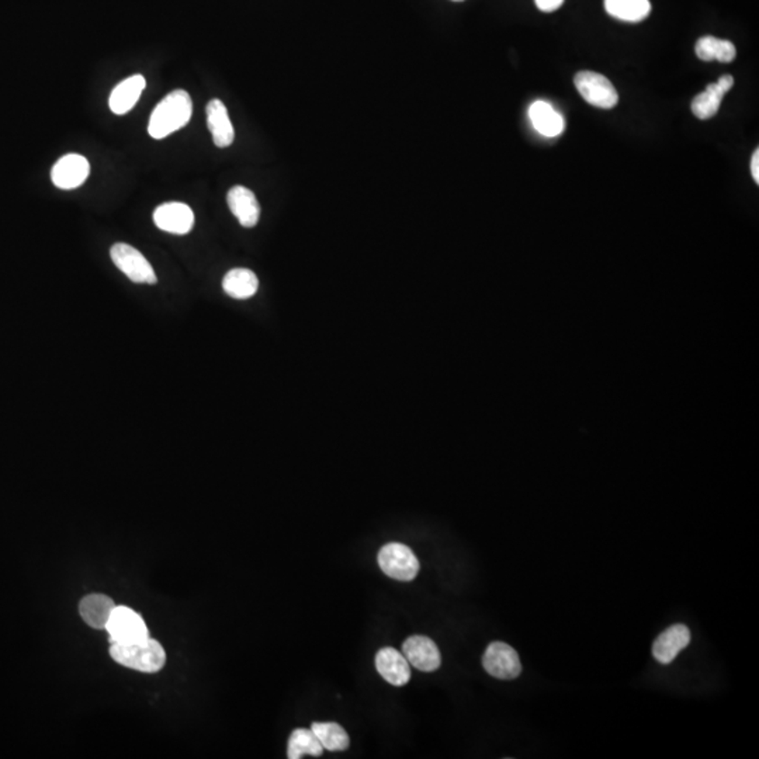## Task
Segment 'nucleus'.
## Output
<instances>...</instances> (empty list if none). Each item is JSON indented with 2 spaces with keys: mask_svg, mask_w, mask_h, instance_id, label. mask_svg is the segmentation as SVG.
Segmentation results:
<instances>
[{
  "mask_svg": "<svg viewBox=\"0 0 759 759\" xmlns=\"http://www.w3.org/2000/svg\"><path fill=\"white\" fill-rule=\"evenodd\" d=\"M529 117H531L534 130L547 138L559 137L560 134L566 128V123H564L562 116L554 110L553 106L543 102V100H537L531 106Z\"/></svg>",
  "mask_w": 759,
  "mask_h": 759,
  "instance_id": "nucleus-16",
  "label": "nucleus"
},
{
  "mask_svg": "<svg viewBox=\"0 0 759 759\" xmlns=\"http://www.w3.org/2000/svg\"><path fill=\"white\" fill-rule=\"evenodd\" d=\"M751 173H753L754 180L759 183V151L756 150L751 161Z\"/></svg>",
  "mask_w": 759,
  "mask_h": 759,
  "instance_id": "nucleus-26",
  "label": "nucleus"
},
{
  "mask_svg": "<svg viewBox=\"0 0 759 759\" xmlns=\"http://www.w3.org/2000/svg\"><path fill=\"white\" fill-rule=\"evenodd\" d=\"M193 103L185 90L169 93L162 102L156 106L151 115L148 133L155 140H163L175 131L185 127L191 118Z\"/></svg>",
  "mask_w": 759,
  "mask_h": 759,
  "instance_id": "nucleus-1",
  "label": "nucleus"
},
{
  "mask_svg": "<svg viewBox=\"0 0 759 759\" xmlns=\"http://www.w3.org/2000/svg\"><path fill=\"white\" fill-rule=\"evenodd\" d=\"M716 83H717L718 87L721 88V90H723V92L727 93L730 92L731 89H733L734 78L731 77V75H723V77H721L720 79H718Z\"/></svg>",
  "mask_w": 759,
  "mask_h": 759,
  "instance_id": "nucleus-25",
  "label": "nucleus"
},
{
  "mask_svg": "<svg viewBox=\"0 0 759 759\" xmlns=\"http://www.w3.org/2000/svg\"><path fill=\"white\" fill-rule=\"evenodd\" d=\"M378 673L394 687H403L411 680V667L407 658L395 648L384 647L375 655Z\"/></svg>",
  "mask_w": 759,
  "mask_h": 759,
  "instance_id": "nucleus-12",
  "label": "nucleus"
},
{
  "mask_svg": "<svg viewBox=\"0 0 759 759\" xmlns=\"http://www.w3.org/2000/svg\"><path fill=\"white\" fill-rule=\"evenodd\" d=\"M311 730L325 750L347 751L349 748L350 740L347 730L334 721L312 723Z\"/></svg>",
  "mask_w": 759,
  "mask_h": 759,
  "instance_id": "nucleus-22",
  "label": "nucleus"
},
{
  "mask_svg": "<svg viewBox=\"0 0 759 759\" xmlns=\"http://www.w3.org/2000/svg\"><path fill=\"white\" fill-rule=\"evenodd\" d=\"M574 82L582 99L594 107L614 108L619 102L614 85L601 73L582 70L577 73Z\"/></svg>",
  "mask_w": 759,
  "mask_h": 759,
  "instance_id": "nucleus-6",
  "label": "nucleus"
},
{
  "mask_svg": "<svg viewBox=\"0 0 759 759\" xmlns=\"http://www.w3.org/2000/svg\"><path fill=\"white\" fill-rule=\"evenodd\" d=\"M483 667L491 677L498 680H515L521 675V658L515 648L502 642H493L483 655Z\"/></svg>",
  "mask_w": 759,
  "mask_h": 759,
  "instance_id": "nucleus-7",
  "label": "nucleus"
},
{
  "mask_svg": "<svg viewBox=\"0 0 759 759\" xmlns=\"http://www.w3.org/2000/svg\"><path fill=\"white\" fill-rule=\"evenodd\" d=\"M224 292L236 300H248L254 297L259 289L258 276L249 269L238 267L232 269L223 280Z\"/></svg>",
  "mask_w": 759,
  "mask_h": 759,
  "instance_id": "nucleus-18",
  "label": "nucleus"
},
{
  "mask_svg": "<svg viewBox=\"0 0 759 759\" xmlns=\"http://www.w3.org/2000/svg\"><path fill=\"white\" fill-rule=\"evenodd\" d=\"M403 654L410 665L423 672H433L442 664L438 645L425 635L408 637L403 644Z\"/></svg>",
  "mask_w": 759,
  "mask_h": 759,
  "instance_id": "nucleus-9",
  "label": "nucleus"
},
{
  "mask_svg": "<svg viewBox=\"0 0 759 759\" xmlns=\"http://www.w3.org/2000/svg\"><path fill=\"white\" fill-rule=\"evenodd\" d=\"M112 644H128L150 637L148 627L141 615L127 606H116L106 629Z\"/></svg>",
  "mask_w": 759,
  "mask_h": 759,
  "instance_id": "nucleus-4",
  "label": "nucleus"
},
{
  "mask_svg": "<svg viewBox=\"0 0 759 759\" xmlns=\"http://www.w3.org/2000/svg\"><path fill=\"white\" fill-rule=\"evenodd\" d=\"M378 566L397 581L410 582L420 572V561L412 550L403 543H388L378 551Z\"/></svg>",
  "mask_w": 759,
  "mask_h": 759,
  "instance_id": "nucleus-3",
  "label": "nucleus"
},
{
  "mask_svg": "<svg viewBox=\"0 0 759 759\" xmlns=\"http://www.w3.org/2000/svg\"><path fill=\"white\" fill-rule=\"evenodd\" d=\"M207 125L218 148H227L234 143L236 131L229 120L228 110L221 100L213 99L207 105Z\"/></svg>",
  "mask_w": 759,
  "mask_h": 759,
  "instance_id": "nucleus-15",
  "label": "nucleus"
},
{
  "mask_svg": "<svg viewBox=\"0 0 759 759\" xmlns=\"http://www.w3.org/2000/svg\"><path fill=\"white\" fill-rule=\"evenodd\" d=\"M605 9L623 22L639 23L650 14L652 4L650 0H605Z\"/></svg>",
  "mask_w": 759,
  "mask_h": 759,
  "instance_id": "nucleus-19",
  "label": "nucleus"
},
{
  "mask_svg": "<svg viewBox=\"0 0 759 759\" xmlns=\"http://www.w3.org/2000/svg\"><path fill=\"white\" fill-rule=\"evenodd\" d=\"M110 655L123 667L145 673L159 672L166 662V653L162 645L151 637L128 644H112Z\"/></svg>",
  "mask_w": 759,
  "mask_h": 759,
  "instance_id": "nucleus-2",
  "label": "nucleus"
},
{
  "mask_svg": "<svg viewBox=\"0 0 759 759\" xmlns=\"http://www.w3.org/2000/svg\"><path fill=\"white\" fill-rule=\"evenodd\" d=\"M696 55L698 58L706 62L710 60H718V62H731L737 55L736 47L733 42L727 40L716 39V37H702L699 42H696L695 47Z\"/></svg>",
  "mask_w": 759,
  "mask_h": 759,
  "instance_id": "nucleus-20",
  "label": "nucleus"
},
{
  "mask_svg": "<svg viewBox=\"0 0 759 759\" xmlns=\"http://www.w3.org/2000/svg\"><path fill=\"white\" fill-rule=\"evenodd\" d=\"M153 223L162 231L186 236L194 226V214L188 204L165 203L153 211Z\"/></svg>",
  "mask_w": 759,
  "mask_h": 759,
  "instance_id": "nucleus-10",
  "label": "nucleus"
},
{
  "mask_svg": "<svg viewBox=\"0 0 759 759\" xmlns=\"http://www.w3.org/2000/svg\"><path fill=\"white\" fill-rule=\"evenodd\" d=\"M324 746L321 745L314 731L307 728H297L292 731L287 746V756L290 759H300L304 755L321 756Z\"/></svg>",
  "mask_w": 759,
  "mask_h": 759,
  "instance_id": "nucleus-21",
  "label": "nucleus"
},
{
  "mask_svg": "<svg viewBox=\"0 0 759 759\" xmlns=\"http://www.w3.org/2000/svg\"><path fill=\"white\" fill-rule=\"evenodd\" d=\"M455 2H461V0H455Z\"/></svg>",
  "mask_w": 759,
  "mask_h": 759,
  "instance_id": "nucleus-27",
  "label": "nucleus"
},
{
  "mask_svg": "<svg viewBox=\"0 0 759 759\" xmlns=\"http://www.w3.org/2000/svg\"><path fill=\"white\" fill-rule=\"evenodd\" d=\"M229 210L245 228H254L259 223L261 206L254 191L244 186H234L227 196Z\"/></svg>",
  "mask_w": 759,
  "mask_h": 759,
  "instance_id": "nucleus-13",
  "label": "nucleus"
},
{
  "mask_svg": "<svg viewBox=\"0 0 759 759\" xmlns=\"http://www.w3.org/2000/svg\"><path fill=\"white\" fill-rule=\"evenodd\" d=\"M726 93L721 90L717 83H710L702 93L692 100V112L700 120L712 118L720 108Z\"/></svg>",
  "mask_w": 759,
  "mask_h": 759,
  "instance_id": "nucleus-23",
  "label": "nucleus"
},
{
  "mask_svg": "<svg viewBox=\"0 0 759 759\" xmlns=\"http://www.w3.org/2000/svg\"><path fill=\"white\" fill-rule=\"evenodd\" d=\"M145 78L143 75H134V77L118 83L117 87L113 89L110 99H108L110 110L115 115H127L130 110H133L134 106L137 105L143 89H145Z\"/></svg>",
  "mask_w": 759,
  "mask_h": 759,
  "instance_id": "nucleus-14",
  "label": "nucleus"
},
{
  "mask_svg": "<svg viewBox=\"0 0 759 759\" xmlns=\"http://www.w3.org/2000/svg\"><path fill=\"white\" fill-rule=\"evenodd\" d=\"M90 165L85 156L69 153L58 159L51 171L52 183L62 190H72L82 186L89 178Z\"/></svg>",
  "mask_w": 759,
  "mask_h": 759,
  "instance_id": "nucleus-8",
  "label": "nucleus"
},
{
  "mask_svg": "<svg viewBox=\"0 0 759 759\" xmlns=\"http://www.w3.org/2000/svg\"><path fill=\"white\" fill-rule=\"evenodd\" d=\"M562 4H564V0H536V6L546 14L559 9Z\"/></svg>",
  "mask_w": 759,
  "mask_h": 759,
  "instance_id": "nucleus-24",
  "label": "nucleus"
},
{
  "mask_svg": "<svg viewBox=\"0 0 759 759\" xmlns=\"http://www.w3.org/2000/svg\"><path fill=\"white\" fill-rule=\"evenodd\" d=\"M113 264L123 272L131 282L140 284H156L155 271L146 261L145 256L140 251L128 244L118 242L110 249Z\"/></svg>",
  "mask_w": 759,
  "mask_h": 759,
  "instance_id": "nucleus-5",
  "label": "nucleus"
},
{
  "mask_svg": "<svg viewBox=\"0 0 759 759\" xmlns=\"http://www.w3.org/2000/svg\"><path fill=\"white\" fill-rule=\"evenodd\" d=\"M690 630L685 625H673L658 635L653 644V655L661 664H671L690 645Z\"/></svg>",
  "mask_w": 759,
  "mask_h": 759,
  "instance_id": "nucleus-11",
  "label": "nucleus"
},
{
  "mask_svg": "<svg viewBox=\"0 0 759 759\" xmlns=\"http://www.w3.org/2000/svg\"><path fill=\"white\" fill-rule=\"evenodd\" d=\"M116 605L113 599L102 594H92L83 597L79 605L80 616L93 629H106Z\"/></svg>",
  "mask_w": 759,
  "mask_h": 759,
  "instance_id": "nucleus-17",
  "label": "nucleus"
}]
</instances>
